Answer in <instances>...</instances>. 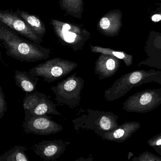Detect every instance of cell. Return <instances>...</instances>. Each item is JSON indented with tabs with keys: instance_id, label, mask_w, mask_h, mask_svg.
<instances>
[{
	"instance_id": "13",
	"label": "cell",
	"mask_w": 161,
	"mask_h": 161,
	"mask_svg": "<svg viewBox=\"0 0 161 161\" xmlns=\"http://www.w3.org/2000/svg\"><path fill=\"white\" fill-rule=\"evenodd\" d=\"M138 127V124L127 123L122 125L119 128L110 131H100L96 133L101 136L103 139L117 141V140L126 139L135 131Z\"/></svg>"
},
{
	"instance_id": "18",
	"label": "cell",
	"mask_w": 161,
	"mask_h": 161,
	"mask_svg": "<svg viewBox=\"0 0 161 161\" xmlns=\"http://www.w3.org/2000/svg\"><path fill=\"white\" fill-rule=\"evenodd\" d=\"M26 150L24 146H15L0 157V161H30Z\"/></svg>"
},
{
	"instance_id": "12",
	"label": "cell",
	"mask_w": 161,
	"mask_h": 161,
	"mask_svg": "<svg viewBox=\"0 0 161 161\" xmlns=\"http://www.w3.org/2000/svg\"><path fill=\"white\" fill-rule=\"evenodd\" d=\"M118 58L107 54L101 53L95 63V74L98 76L99 80L113 76L119 65Z\"/></svg>"
},
{
	"instance_id": "22",
	"label": "cell",
	"mask_w": 161,
	"mask_h": 161,
	"mask_svg": "<svg viewBox=\"0 0 161 161\" xmlns=\"http://www.w3.org/2000/svg\"><path fill=\"white\" fill-rule=\"evenodd\" d=\"M158 138H159V139H157V138H156V139H154V141L151 142L150 144L152 143V144H151L150 145L153 146H160V145H161V136H159Z\"/></svg>"
},
{
	"instance_id": "23",
	"label": "cell",
	"mask_w": 161,
	"mask_h": 161,
	"mask_svg": "<svg viewBox=\"0 0 161 161\" xmlns=\"http://www.w3.org/2000/svg\"><path fill=\"white\" fill-rule=\"evenodd\" d=\"M91 155H90V156L88 157L87 158H84V157H81L79 159H77L75 160V161H92L94 160V158L93 157H91Z\"/></svg>"
},
{
	"instance_id": "3",
	"label": "cell",
	"mask_w": 161,
	"mask_h": 161,
	"mask_svg": "<svg viewBox=\"0 0 161 161\" xmlns=\"http://www.w3.org/2000/svg\"><path fill=\"white\" fill-rule=\"evenodd\" d=\"M83 112L80 117L72 120L74 128L77 131L80 129L92 130L95 133L110 131L117 128L113 114L110 112H101L87 109Z\"/></svg>"
},
{
	"instance_id": "10",
	"label": "cell",
	"mask_w": 161,
	"mask_h": 161,
	"mask_svg": "<svg viewBox=\"0 0 161 161\" xmlns=\"http://www.w3.org/2000/svg\"><path fill=\"white\" fill-rule=\"evenodd\" d=\"M149 74L143 71H137L125 75L120 80L115 82L111 88L105 91L104 97L108 101H113L117 98L118 95L125 94L132 86L141 82L149 76Z\"/></svg>"
},
{
	"instance_id": "21",
	"label": "cell",
	"mask_w": 161,
	"mask_h": 161,
	"mask_svg": "<svg viewBox=\"0 0 161 161\" xmlns=\"http://www.w3.org/2000/svg\"><path fill=\"white\" fill-rule=\"evenodd\" d=\"M151 19L153 21L155 22H159L161 20V14H156L152 16Z\"/></svg>"
},
{
	"instance_id": "14",
	"label": "cell",
	"mask_w": 161,
	"mask_h": 161,
	"mask_svg": "<svg viewBox=\"0 0 161 161\" xmlns=\"http://www.w3.org/2000/svg\"><path fill=\"white\" fill-rule=\"evenodd\" d=\"M14 80L17 86L23 92L31 93L35 91L39 79L29 72L17 70L15 71Z\"/></svg>"
},
{
	"instance_id": "2",
	"label": "cell",
	"mask_w": 161,
	"mask_h": 161,
	"mask_svg": "<svg viewBox=\"0 0 161 161\" xmlns=\"http://www.w3.org/2000/svg\"><path fill=\"white\" fill-rule=\"evenodd\" d=\"M50 24L61 43L77 52L82 49L90 38L89 31L76 23L52 19Z\"/></svg>"
},
{
	"instance_id": "19",
	"label": "cell",
	"mask_w": 161,
	"mask_h": 161,
	"mask_svg": "<svg viewBox=\"0 0 161 161\" xmlns=\"http://www.w3.org/2000/svg\"><path fill=\"white\" fill-rule=\"evenodd\" d=\"M90 50L95 53H103L114 56L119 59L123 60L128 66L132 64L133 57L131 55H129L122 52L114 50L109 48H104L99 46H94L90 45Z\"/></svg>"
},
{
	"instance_id": "16",
	"label": "cell",
	"mask_w": 161,
	"mask_h": 161,
	"mask_svg": "<svg viewBox=\"0 0 161 161\" xmlns=\"http://www.w3.org/2000/svg\"><path fill=\"white\" fill-rule=\"evenodd\" d=\"M15 13L22 19L36 34L42 37L45 35L47 32L46 26L39 17L19 9H17Z\"/></svg>"
},
{
	"instance_id": "15",
	"label": "cell",
	"mask_w": 161,
	"mask_h": 161,
	"mask_svg": "<svg viewBox=\"0 0 161 161\" xmlns=\"http://www.w3.org/2000/svg\"><path fill=\"white\" fill-rule=\"evenodd\" d=\"M134 97L129 99L131 101V108L133 107L135 111L139 112L145 108H151L153 105L157 103V97L155 96V93L153 91H146L138 94L137 96H134Z\"/></svg>"
},
{
	"instance_id": "11",
	"label": "cell",
	"mask_w": 161,
	"mask_h": 161,
	"mask_svg": "<svg viewBox=\"0 0 161 161\" xmlns=\"http://www.w3.org/2000/svg\"><path fill=\"white\" fill-rule=\"evenodd\" d=\"M120 11L108 12L101 18L97 24V30L103 35L113 36L117 35L122 25Z\"/></svg>"
},
{
	"instance_id": "4",
	"label": "cell",
	"mask_w": 161,
	"mask_h": 161,
	"mask_svg": "<svg viewBox=\"0 0 161 161\" xmlns=\"http://www.w3.org/2000/svg\"><path fill=\"white\" fill-rule=\"evenodd\" d=\"M77 72L69 76L51 88L55 94V99L59 105H66L70 109L80 105L81 92L84 86L85 81L77 77Z\"/></svg>"
},
{
	"instance_id": "5",
	"label": "cell",
	"mask_w": 161,
	"mask_h": 161,
	"mask_svg": "<svg viewBox=\"0 0 161 161\" xmlns=\"http://www.w3.org/2000/svg\"><path fill=\"white\" fill-rule=\"evenodd\" d=\"M78 66L75 62L55 57L32 68L29 72L35 77H42L44 82L49 83L63 79Z\"/></svg>"
},
{
	"instance_id": "9",
	"label": "cell",
	"mask_w": 161,
	"mask_h": 161,
	"mask_svg": "<svg viewBox=\"0 0 161 161\" xmlns=\"http://www.w3.org/2000/svg\"><path fill=\"white\" fill-rule=\"evenodd\" d=\"M70 144L62 139L45 140L35 144L31 148L45 161H56L64 153L66 147Z\"/></svg>"
},
{
	"instance_id": "1",
	"label": "cell",
	"mask_w": 161,
	"mask_h": 161,
	"mask_svg": "<svg viewBox=\"0 0 161 161\" xmlns=\"http://www.w3.org/2000/svg\"><path fill=\"white\" fill-rule=\"evenodd\" d=\"M0 41L6 49L7 56L20 62L32 63L47 60L51 53L50 49L21 37L1 22Z\"/></svg>"
},
{
	"instance_id": "8",
	"label": "cell",
	"mask_w": 161,
	"mask_h": 161,
	"mask_svg": "<svg viewBox=\"0 0 161 161\" xmlns=\"http://www.w3.org/2000/svg\"><path fill=\"white\" fill-rule=\"evenodd\" d=\"M0 21L22 37L32 42L39 44L43 42V37L36 34L22 19L12 10L0 11Z\"/></svg>"
},
{
	"instance_id": "6",
	"label": "cell",
	"mask_w": 161,
	"mask_h": 161,
	"mask_svg": "<svg viewBox=\"0 0 161 161\" xmlns=\"http://www.w3.org/2000/svg\"><path fill=\"white\" fill-rule=\"evenodd\" d=\"M25 111V118L22 124L26 133L41 136H48L57 133L63 130L62 125L53 120L48 115H33L29 110Z\"/></svg>"
},
{
	"instance_id": "20",
	"label": "cell",
	"mask_w": 161,
	"mask_h": 161,
	"mask_svg": "<svg viewBox=\"0 0 161 161\" xmlns=\"http://www.w3.org/2000/svg\"><path fill=\"white\" fill-rule=\"evenodd\" d=\"M8 110L7 103L5 99L4 94L2 88L0 86V119L2 118L4 113Z\"/></svg>"
},
{
	"instance_id": "17",
	"label": "cell",
	"mask_w": 161,
	"mask_h": 161,
	"mask_svg": "<svg viewBox=\"0 0 161 161\" xmlns=\"http://www.w3.org/2000/svg\"><path fill=\"white\" fill-rule=\"evenodd\" d=\"M60 8L68 15L81 18L84 12L83 0H60Z\"/></svg>"
},
{
	"instance_id": "7",
	"label": "cell",
	"mask_w": 161,
	"mask_h": 161,
	"mask_svg": "<svg viewBox=\"0 0 161 161\" xmlns=\"http://www.w3.org/2000/svg\"><path fill=\"white\" fill-rule=\"evenodd\" d=\"M57 105L46 94L38 91L26 93L23 101L24 110H29L32 114L36 115H61L56 109Z\"/></svg>"
}]
</instances>
